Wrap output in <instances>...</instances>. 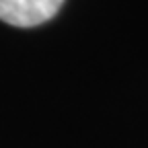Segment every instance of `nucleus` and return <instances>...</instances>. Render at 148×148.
I'll return each instance as SVG.
<instances>
[{
	"label": "nucleus",
	"instance_id": "1",
	"mask_svg": "<svg viewBox=\"0 0 148 148\" xmlns=\"http://www.w3.org/2000/svg\"><path fill=\"white\" fill-rule=\"evenodd\" d=\"M64 0H0V21L12 27H37L58 14Z\"/></svg>",
	"mask_w": 148,
	"mask_h": 148
}]
</instances>
